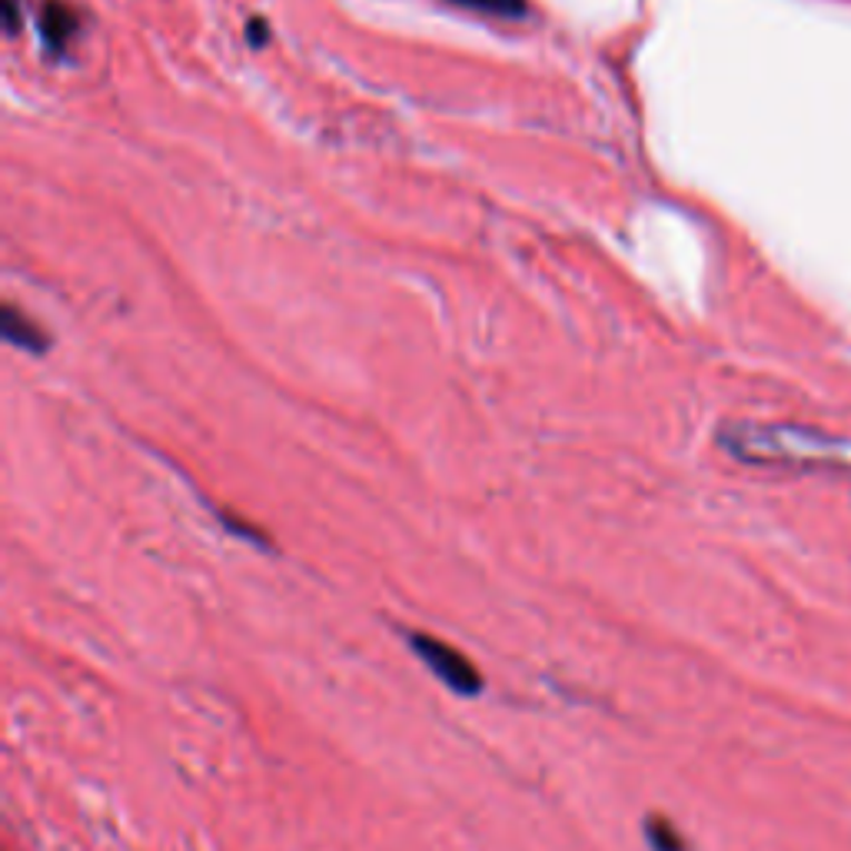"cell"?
<instances>
[{
    "mask_svg": "<svg viewBox=\"0 0 851 851\" xmlns=\"http://www.w3.org/2000/svg\"><path fill=\"white\" fill-rule=\"evenodd\" d=\"M459 7H472L482 13H496V17H522L526 13V0H449Z\"/></svg>",
    "mask_w": 851,
    "mask_h": 851,
    "instance_id": "cell-5",
    "label": "cell"
},
{
    "mask_svg": "<svg viewBox=\"0 0 851 851\" xmlns=\"http://www.w3.org/2000/svg\"><path fill=\"white\" fill-rule=\"evenodd\" d=\"M0 13H3V27L13 37L20 27V0H0Z\"/></svg>",
    "mask_w": 851,
    "mask_h": 851,
    "instance_id": "cell-6",
    "label": "cell"
},
{
    "mask_svg": "<svg viewBox=\"0 0 851 851\" xmlns=\"http://www.w3.org/2000/svg\"><path fill=\"white\" fill-rule=\"evenodd\" d=\"M410 648L420 655V662H423L426 668L446 685V688H452L456 695H479L482 692V675H479V668L459 652V648H452V645H446L442 638L436 636H426V633H413L410 636Z\"/></svg>",
    "mask_w": 851,
    "mask_h": 851,
    "instance_id": "cell-1",
    "label": "cell"
},
{
    "mask_svg": "<svg viewBox=\"0 0 851 851\" xmlns=\"http://www.w3.org/2000/svg\"><path fill=\"white\" fill-rule=\"evenodd\" d=\"M80 30V17L70 3L63 0H47L40 10V37L53 53H63V47L77 37Z\"/></svg>",
    "mask_w": 851,
    "mask_h": 851,
    "instance_id": "cell-2",
    "label": "cell"
},
{
    "mask_svg": "<svg viewBox=\"0 0 851 851\" xmlns=\"http://www.w3.org/2000/svg\"><path fill=\"white\" fill-rule=\"evenodd\" d=\"M645 839H648L652 851H685L682 835H678V832H675V825H672V822H665V819H648V825H645Z\"/></svg>",
    "mask_w": 851,
    "mask_h": 851,
    "instance_id": "cell-4",
    "label": "cell"
},
{
    "mask_svg": "<svg viewBox=\"0 0 851 851\" xmlns=\"http://www.w3.org/2000/svg\"><path fill=\"white\" fill-rule=\"evenodd\" d=\"M266 33H270V27H263V20H253V23H250V43H253V47H263Z\"/></svg>",
    "mask_w": 851,
    "mask_h": 851,
    "instance_id": "cell-7",
    "label": "cell"
},
{
    "mask_svg": "<svg viewBox=\"0 0 851 851\" xmlns=\"http://www.w3.org/2000/svg\"><path fill=\"white\" fill-rule=\"evenodd\" d=\"M3 340L20 346V350H30V353L47 350V333L30 316H23L13 303L3 306Z\"/></svg>",
    "mask_w": 851,
    "mask_h": 851,
    "instance_id": "cell-3",
    "label": "cell"
}]
</instances>
